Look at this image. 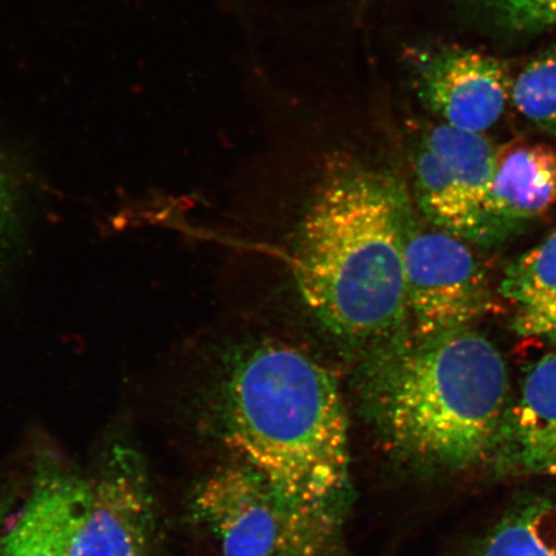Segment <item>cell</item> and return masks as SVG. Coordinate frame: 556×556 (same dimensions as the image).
<instances>
[{
    "instance_id": "obj_1",
    "label": "cell",
    "mask_w": 556,
    "mask_h": 556,
    "mask_svg": "<svg viewBox=\"0 0 556 556\" xmlns=\"http://www.w3.org/2000/svg\"><path fill=\"white\" fill-rule=\"evenodd\" d=\"M413 224L403 186L358 162L330 164L303 215L298 289L333 336L353 344L399 345L408 307L405 243Z\"/></svg>"
},
{
    "instance_id": "obj_2",
    "label": "cell",
    "mask_w": 556,
    "mask_h": 556,
    "mask_svg": "<svg viewBox=\"0 0 556 556\" xmlns=\"http://www.w3.org/2000/svg\"><path fill=\"white\" fill-rule=\"evenodd\" d=\"M388 348L363 388L387 454L421 477L484 468L513 392L503 354L470 328Z\"/></svg>"
},
{
    "instance_id": "obj_3",
    "label": "cell",
    "mask_w": 556,
    "mask_h": 556,
    "mask_svg": "<svg viewBox=\"0 0 556 556\" xmlns=\"http://www.w3.org/2000/svg\"><path fill=\"white\" fill-rule=\"evenodd\" d=\"M219 412L242 464L299 503L340 514L351 489L350 420L328 368L290 345H250L228 366Z\"/></svg>"
},
{
    "instance_id": "obj_4",
    "label": "cell",
    "mask_w": 556,
    "mask_h": 556,
    "mask_svg": "<svg viewBox=\"0 0 556 556\" xmlns=\"http://www.w3.org/2000/svg\"><path fill=\"white\" fill-rule=\"evenodd\" d=\"M192 514L222 556H339L340 514L299 503L245 464L200 483Z\"/></svg>"
},
{
    "instance_id": "obj_5",
    "label": "cell",
    "mask_w": 556,
    "mask_h": 556,
    "mask_svg": "<svg viewBox=\"0 0 556 556\" xmlns=\"http://www.w3.org/2000/svg\"><path fill=\"white\" fill-rule=\"evenodd\" d=\"M408 319L414 338L470 328L492 308L484 270L464 240L409 226L405 243Z\"/></svg>"
},
{
    "instance_id": "obj_6",
    "label": "cell",
    "mask_w": 556,
    "mask_h": 556,
    "mask_svg": "<svg viewBox=\"0 0 556 556\" xmlns=\"http://www.w3.org/2000/svg\"><path fill=\"white\" fill-rule=\"evenodd\" d=\"M89 485V509L67 556H146L156 504L142 455L127 442H110Z\"/></svg>"
},
{
    "instance_id": "obj_7",
    "label": "cell",
    "mask_w": 556,
    "mask_h": 556,
    "mask_svg": "<svg viewBox=\"0 0 556 556\" xmlns=\"http://www.w3.org/2000/svg\"><path fill=\"white\" fill-rule=\"evenodd\" d=\"M409 62L417 97L443 124L484 134L503 116L511 83L492 55L448 46L421 50Z\"/></svg>"
},
{
    "instance_id": "obj_8",
    "label": "cell",
    "mask_w": 556,
    "mask_h": 556,
    "mask_svg": "<svg viewBox=\"0 0 556 556\" xmlns=\"http://www.w3.org/2000/svg\"><path fill=\"white\" fill-rule=\"evenodd\" d=\"M484 469L502 478L556 476V350L526 371Z\"/></svg>"
},
{
    "instance_id": "obj_9",
    "label": "cell",
    "mask_w": 556,
    "mask_h": 556,
    "mask_svg": "<svg viewBox=\"0 0 556 556\" xmlns=\"http://www.w3.org/2000/svg\"><path fill=\"white\" fill-rule=\"evenodd\" d=\"M89 504V479L41 456L23 509L0 540V556H67Z\"/></svg>"
},
{
    "instance_id": "obj_10",
    "label": "cell",
    "mask_w": 556,
    "mask_h": 556,
    "mask_svg": "<svg viewBox=\"0 0 556 556\" xmlns=\"http://www.w3.org/2000/svg\"><path fill=\"white\" fill-rule=\"evenodd\" d=\"M556 205V151L519 146L500 155L483 204L484 243L503 240L514 229Z\"/></svg>"
},
{
    "instance_id": "obj_11",
    "label": "cell",
    "mask_w": 556,
    "mask_h": 556,
    "mask_svg": "<svg viewBox=\"0 0 556 556\" xmlns=\"http://www.w3.org/2000/svg\"><path fill=\"white\" fill-rule=\"evenodd\" d=\"M414 173L417 204L430 224L464 241L484 243L481 211L422 138L414 152Z\"/></svg>"
},
{
    "instance_id": "obj_12",
    "label": "cell",
    "mask_w": 556,
    "mask_h": 556,
    "mask_svg": "<svg viewBox=\"0 0 556 556\" xmlns=\"http://www.w3.org/2000/svg\"><path fill=\"white\" fill-rule=\"evenodd\" d=\"M465 556H556V495L521 500Z\"/></svg>"
},
{
    "instance_id": "obj_13",
    "label": "cell",
    "mask_w": 556,
    "mask_h": 556,
    "mask_svg": "<svg viewBox=\"0 0 556 556\" xmlns=\"http://www.w3.org/2000/svg\"><path fill=\"white\" fill-rule=\"evenodd\" d=\"M422 139L482 213L500 157L495 146L484 134L443 123L430 128Z\"/></svg>"
},
{
    "instance_id": "obj_14",
    "label": "cell",
    "mask_w": 556,
    "mask_h": 556,
    "mask_svg": "<svg viewBox=\"0 0 556 556\" xmlns=\"http://www.w3.org/2000/svg\"><path fill=\"white\" fill-rule=\"evenodd\" d=\"M498 290L506 301L519 308L556 294V229L506 268Z\"/></svg>"
},
{
    "instance_id": "obj_15",
    "label": "cell",
    "mask_w": 556,
    "mask_h": 556,
    "mask_svg": "<svg viewBox=\"0 0 556 556\" xmlns=\"http://www.w3.org/2000/svg\"><path fill=\"white\" fill-rule=\"evenodd\" d=\"M510 100L528 122L556 137V50L521 70L511 83Z\"/></svg>"
},
{
    "instance_id": "obj_16",
    "label": "cell",
    "mask_w": 556,
    "mask_h": 556,
    "mask_svg": "<svg viewBox=\"0 0 556 556\" xmlns=\"http://www.w3.org/2000/svg\"><path fill=\"white\" fill-rule=\"evenodd\" d=\"M31 200L24 177L0 152V268L15 258L26 239Z\"/></svg>"
},
{
    "instance_id": "obj_17",
    "label": "cell",
    "mask_w": 556,
    "mask_h": 556,
    "mask_svg": "<svg viewBox=\"0 0 556 556\" xmlns=\"http://www.w3.org/2000/svg\"><path fill=\"white\" fill-rule=\"evenodd\" d=\"M513 329L523 337L556 339V294L530 307L519 308Z\"/></svg>"
},
{
    "instance_id": "obj_18",
    "label": "cell",
    "mask_w": 556,
    "mask_h": 556,
    "mask_svg": "<svg viewBox=\"0 0 556 556\" xmlns=\"http://www.w3.org/2000/svg\"><path fill=\"white\" fill-rule=\"evenodd\" d=\"M13 506L12 497H2L0 498V540H2L3 533L5 531V521L9 518V514Z\"/></svg>"
},
{
    "instance_id": "obj_19",
    "label": "cell",
    "mask_w": 556,
    "mask_h": 556,
    "mask_svg": "<svg viewBox=\"0 0 556 556\" xmlns=\"http://www.w3.org/2000/svg\"><path fill=\"white\" fill-rule=\"evenodd\" d=\"M492 5H495V9L502 11L505 0H489Z\"/></svg>"
}]
</instances>
